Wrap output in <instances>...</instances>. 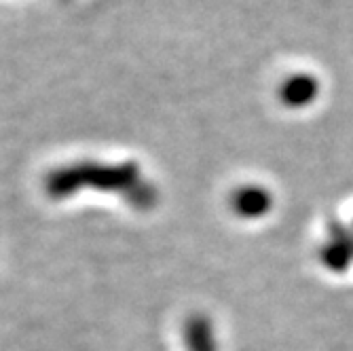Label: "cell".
<instances>
[{
	"instance_id": "obj_1",
	"label": "cell",
	"mask_w": 353,
	"mask_h": 351,
	"mask_svg": "<svg viewBox=\"0 0 353 351\" xmlns=\"http://www.w3.org/2000/svg\"><path fill=\"white\" fill-rule=\"evenodd\" d=\"M313 91V83H311V79L309 77H296V79H292L290 83H288V87H285V95L288 98H305V95H309Z\"/></svg>"
}]
</instances>
